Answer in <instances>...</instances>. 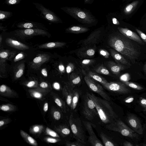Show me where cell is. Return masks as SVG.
<instances>
[{"instance_id": "603a6c76", "label": "cell", "mask_w": 146, "mask_h": 146, "mask_svg": "<svg viewBox=\"0 0 146 146\" xmlns=\"http://www.w3.org/2000/svg\"><path fill=\"white\" fill-rule=\"evenodd\" d=\"M86 75L88 76L95 80L100 83L103 86L108 82L104 78L101 76L91 71L88 72Z\"/></svg>"}, {"instance_id": "03108f58", "label": "cell", "mask_w": 146, "mask_h": 146, "mask_svg": "<svg viewBox=\"0 0 146 146\" xmlns=\"http://www.w3.org/2000/svg\"><path fill=\"white\" fill-rule=\"evenodd\" d=\"M4 123V122L3 121H0V127L2 126Z\"/></svg>"}, {"instance_id": "91938a15", "label": "cell", "mask_w": 146, "mask_h": 146, "mask_svg": "<svg viewBox=\"0 0 146 146\" xmlns=\"http://www.w3.org/2000/svg\"><path fill=\"white\" fill-rule=\"evenodd\" d=\"M53 86L54 88L56 90H59L60 88V85L59 83L57 82L54 83Z\"/></svg>"}, {"instance_id": "c3c4849f", "label": "cell", "mask_w": 146, "mask_h": 146, "mask_svg": "<svg viewBox=\"0 0 146 146\" xmlns=\"http://www.w3.org/2000/svg\"><path fill=\"white\" fill-rule=\"evenodd\" d=\"M47 141L49 143H55L57 142L58 140L55 139L51 138H48L46 139Z\"/></svg>"}, {"instance_id": "277c9868", "label": "cell", "mask_w": 146, "mask_h": 146, "mask_svg": "<svg viewBox=\"0 0 146 146\" xmlns=\"http://www.w3.org/2000/svg\"><path fill=\"white\" fill-rule=\"evenodd\" d=\"M106 128L108 130L117 132L123 136L131 139L137 138L138 136L133 130L129 127L120 119H115L112 122L108 124L106 126Z\"/></svg>"}, {"instance_id": "816d5d0a", "label": "cell", "mask_w": 146, "mask_h": 146, "mask_svg": "<svg viewBox=\"0 0 146 146\" xmlns=\"http://www.w3.org/2000/svg\"><path fill=\"white\" fill-rule=\"evenodd\" d=\"M113 23L115 25H119V23L118 20L115 18L113 17L111 19Z\"/></svg>"}, {"instance_id": "d6a6232c", "label": "cell", "mask_w": 146, "mask_h": 146, "mask_svg": "<svg viewBox=\"0 0 146 146\" xmlns=\"http://www.w3.org/2000/svg\"><path fill=\"white\" fill-rule=\"evenodd\" d=\"M46 133L48 135L54 137H59V135L55 131L47 127L46 130Z\"/></svg>"}, {"instance_id": "e7e4bbea", "label": "cell", "mask_w": 146, "mask_h": 146, "mask_svg": "<svg viewBox=\"0 0 146 146\" xmlns=\"http://www.w3.org/2000/svg\"><path fill=\"white\" fill-rule=\"evenodd\" d=\"M143 70L145 74H146V63L143 66Z\"/></svg>"}, {"instance_id": "9f6ffc18", "label": "cell", "mask_w": 146, "mask_h": 146, "mask_svg": "<svg viewBox=\"0 0 146 146\" xmlns=\"http://www.w3.org/2000/svg\"><path fill=\"white\" fill-rule=\"evenodd\" d=\"M41 72L42 74L45 77H47L48 76V74L47 71L45 68L42 69Z\"/></svg>"}, {"instance_id": "484cf974", "label": "cell", "mask_w": 146, "mask_h": 146, "mask_svg": "<svg viewBox=\"0 0 146 146\" xmlns=\"http://www.w3.org/2000/svg\"><path fill=\"white\" fill-rule=\"evenodd\" d=\"M100 137L103 144L105 146H115L117 145L110 138L105 134L102 132L100 134Z\"/></svg>"}, {"instance_id": "cb8c5ba5", "label": "cell", "mask_w": 146, "mask_h": 146, "mask_svg": "<svg viewBox=\"0 0 146 146\" xmlns=\"http://www.w3.org/2000/svg\"><path fill=\"white\" fill-rule=\"evenodd\" d=\"M65 42H51L42 44L39 46V47L42 48H54L61 47L66 44Z\"/></svg>"}, {"instance_id": "8d00e7d4", "label": "cell", "mask_w": 146, "mask_h": 146, "mask_svg": "<svg viewBox=\"0 0 146 146\" xmlns=\"http://www.w3.org/2000/svg\"><path fill=\"white\" fill-rule=\"evenodd\" d=\"M100 54L105 58H108L110 56V53L106 50L105 49H101L100 50Z\"/></svg>"}, {"instance_id": "ba28073f", "label": "cell", "mask_w": 146, "mask_h": 146, "mask_svg": "<svg viewBox=\"0 0 146 146\" xmlns=\"http://www.w3.org/2000/svg\"><path fill=\"white\" fill-rule=\"evenodd\" d=\"M84 80L91 90L98 94L104 99L108 101L110 100V96L104 92L102 86L98 82L87 75L84 77Z\"/></svg>"}, {"instance_id": "6125c7cd", "label": "cell", "mask_w": 146, "mask_h": 146, "mask_svg": "<svg viewBox=\"0 0 146 146\" xmlns=\"http://www.w3.org/2000/svg\"><path fill=\"white\" fill-rule=\"evenodd\" d=\"M48 104L47 103H45L44 106L43 110L44 111L46 112L48 110Z\"/></svg>"}, {"instance_id": "4316f807", "label": "cell", "mask_w": 146, "mask_h": 146, "mask_svg": "<svg viewBox=\"0 0 146 146\" xmlns=\"http://www.w3.org/2000/svg\"><path fill=\"white\" fill-rule=\"evenodd\" d=\"M20 133L22 137L30 144L34 146H36L37 145V143L36 141L25 132L21 130Z\"/></svg>"}, {"instance_id": "60d3db41", "label": "cell", "mask_w": 146, "mask_h": 146, "mask_svg": "<svg viewBox=\"0 0 146 146\" xmlns=\"http://www.w3.org/2000/svg\"><path fill=\"white\" fill-rule=\"evenodd\" d=\"M74 68V66L72 63H69L67 66L66 70L67 73H70L72 72Z\"/></svg>"}, {"instance_id": "4dcf8cb0", "label": "cell", "mask_w": 146, "mask_h": 146, "mask_svg": "<svg viewBox=\"0 0 146 146\" xmlns=\"http://www.w3.org/2000/svg\"><path fill=\"white\" fill-rule=\"evenodd\" d=\"M121 82L126 86L135 90H141L143 89V88L141 86L132 82L129 81Z\"/></svg>"}, {"instance_id": "1f68e13d", "label": "cell", "mask_w": 146, "mask_h": 146, "mask_svg": "<svg viewBox=\"0 0 146 146\" xmlns=\"http://www.w3.org/2000/svg\"><path fill=\"white\" fill-rule=\"evenodd\" d=\"M66 145L67 146H84L85 144L81 142L76 140V141L72 142L68 141L66 143Z\"/></svg>"}, {"instance_id": "bcb514c9", "label": "cell", "mask_w": 146, "mask_h": 146, "mask_svg": "<svg viewBox=\"0 0 146 146\" xmlns=\"http://www.w3.org/2000/svg\"><path fill=\"white\" fill-rule=\"evenodd\" d=\"M23 70L22 69H20L17 72L16 76L17 78L20 77L23 74Z\"/></svg>"}, {"instance_id": "7c38bea8", "label": "cell", "mask_w": 146, "mask_h": 146, "mask_svg": "<svg viewBox=\"0 0 146 146\" xmlns=\"http://www.w3.org/2000/svg\"><path fill=\"white\" fill-rule=\"evenodd\" d=\"M128 125L135 132L140 134H143V129L139 119L135 115L129 114L126 118Z\"/></svg>"}, {"instance_id": "11a10c76", "label": "cell", "mask_w": 146, "mask_h": 146, "mask_svg": "<svg viewBox=\"0 0 146 146\" xmlns=\"http://www.w3.org/2000/svg\"><path fill=\"white\" fill-rule=\"evenodd\" d=\"M48 84L46 82H43L40 84V86L42 88H45L48 87Z\"/></svg>"}, {"instance_id": "ffe728a7", "label": "cell", "mask_w": 146, "mask_h": 146, "mask_svg": "<svg viewBox=\"0 0 146 146\" xmlns=\"http://www.w3.org/2000/svg\"><path fill=\"white\" fill-rule=\"evenodd\" d=\"M89 30L88 28L86 27L80 25H76L69 27L66 29V31L72 33L79 34L86 32Z\"/></svg>"}, {"instance_id": "ee69618b", "label": "cell", "mask_w": 146, "mask_h": 146, "mask_svg": "<svg viewBox=\"0 0 146 146\" xmlns=\"http://www.w3.org/2000/svg\"><path fill=\"white\" fill-rule=\"evenodd\" d=\"M54 117L56 120H59L60 119L61 117L60 112L58 111H55L53 114Z\"/></svg>"}, {"instance_id": "db71d44e", "label": "cell", "mask_w": 146, "mask_h": 146, "mask_svg": "<svg viewBox=\"0 0 146 146\" xmlns=\"http://www.w3.org/2000/svg\"><path fill=\"white\" fill-rule=\"evenodd\" d=\"M35 84V81H31L27 84V86L28 87H31L33 86Z\"/></svg>"}, {"instance_id": "e0dca14e", "label": "cell", "mask_w": 146, "mask_h": 146, "mask_svg": "<svg viewBox=\"0 0 146 146\" xmlns=\"http://www.w3.org/2000/svg\"><path fill=\"white\" fill-rule=\"evenodd\" d=\"M96 52L94 47L88 46L80 49L77 53L79 56L83 57H90L93 56Z\"/></svg>"}, {"instance_id": "f5cc1de1", "label": "cell", "mask_w": 146, "mask_h": 146, "mask_svg": "<svg viewBox=\"0 0 146 146\" xmlns=\"http://www.w3.org/2000/svg\"><path fill=\"white\" fill-rule=\"evenodd\" d=\"M7 87L5 85H2L0 86V91L1 92H4L6 90Z\"/></svg>"}, {"instance_id": "83f0119b", "label": "cell", "mask_w": 146, "mask_h": 146, "mask_svg": "<svg viewBox=\"0 0 146 146\" xmlns=\"http://www.w3.org/2000/svg\"><path fill=\"white\" fill-rule=\"evenodd\" d=\"M138 3V1H136L127 5L124 9V13L127 15L130 14L136 8Z\"/></svg>"}, {"instance_id": "8fae6325", "label": "cell", "mask_w": 146, "mask_h": 146, "mask_svg": "<svg viewBox=\"0 0 146 146\" xmlns=\"http://www.w3.org/2000/svg\"><path fill=\"white\" fill-rule=\"evenodd\" d=\"M101 28L93 31L86 38L80 41L78 43L81 44L84 46H90L97 43L99 40L102 33V30Z\"/></svg>"}, {"instance_id": "94428289", "label": "cell", "mask_w": 146, "mask_h": 146, "mask_svg": "<svg viewBox=\"0 0 146 146\" xmlns=\"http://www.w3.org/2000/svg\"><path fill=\"white\" fill-rule=\"evenodd\" d=\"M59 70L61 72H63L64 70V66L62 64H60L58 66Z\"/></svg>"}, {"instance_id": "6f0895ef", "label": "cell", "mask_w": 146, "mask_h": 146, "mask_svg": "<svg viewBox=\"0 0 146 146\" xmlns=\"http://www.w3.org/2000/svg\"><path fill=\"white\" fill-rule=\"evenodd\" d=\"M124 146H133V145L132 143L127 141H125L123 143Z\"/></svg>"}, {"instance_id": "7402d4cb", "label": "cell", "mask_w": 146, "mask_h": 146, "mask_svg": "<svg viewBox=\"0 0 146 146\" xmlns=\"http://www.w3.org/2000/svg\"><path fill=\"white\" fill-rule=\"evenodd\" d=\"M80 94V92L79 90H74L71 105L70 107L71 110H74L76 108Z\"/></svg>"}, {"instance_id": "f6af8a7d", "label": "cell", "mask_w": 146, "mask_h": 146, "mask_svg": "<svg viewBox=\"0 0 146 146\" xmlns=\"http://www.w3.org/2000/svg\"><path fill=\"white\" fill-rule=\"evenodd\" d=\"M134 100V98L132 96H129L125 98L124 101L126 103H130L132 102Z\"/></svg>"}, {"instance_id": "003e7915", "label": "cell", "mask_w": 146, "mask_h": 146, "mask_svg": "<svg viewBox=\"0 0 146 146\" xmlns=\"http://www.w3.org/2000/svg\"><path fill=\"white\" fill-rule=\"evenodd\" d=\"M143 146H146V143H144L143 144V145H142Z\"/></svg>"}, {"instance_id": "ac0fdd59", "label": "cell", "mask_w": 146, "mask_h": 146, "mask_svg": "<svg viewBox=\"0 0 146 146\" xmlns=\"http://www.w3.org/2000/svg\"><path fill=\"white\" fill-rule=\"evenodd\" d=\"M19 34L26 35L46 34L47 32L44 30L38 29H27L16 31Z\"/></svg>"}, {"instance_id": "f907efd6", "label": "cell", "mask_w": 146, "mask_h": 146, "mask_svg": "<svg viewBox=\"0 0 146 146\" xmlns=\"http://www.w3.org/2000/svg\"><path fill=\"white\" fill-rule=\"evenodd\" d=\"M8 56V53L6 52H3L0 53V57L2 58H5Z\"/></svg>"}, {"instance_id": "d590c367", "label": "cell", "mask_w": 146, "mask_h": 146, "mask_svg": "<svg viewBox=\"0 0 146 146\" xmlns=\"http://www.w3.org/2000/svg\"><path fill=\"white\" fill-rule=\"evenodd\" d=\"M95 62V60L92 59H85L81 62V64L84 66H88L92 64Z\"/></svg>"}, {"instance_id": "4fadbf2b", "label": "cell", "mask_w": 146, "mask_h": 146, "mask_svg": "<svg viewBox=\"0 0 146 146\" xmlns=\"http://www.w3.org/2000/svg\"><path fill=\"white\" fill-rule=\"evenodd\" d=\"M17 27L23 29H40L44 27L43 25L41 23L28 20H23L18 21L15 23Z\"/></svg>"}, {"instance_id": "d6986e66", "label": "cell", "mask_w": 146, "mask_h": 146, "mask_svg": "<svg viewBox=\"0 0 146 146\" xmlns=\"http://www.w3.org/2000/svg\"><path fill=\"white\" fill-rule=\"evenodd\" d=\"M74 89L69 86H66L64 89V94L68 105L70 108L73 95Z\"/></svg>"}, {"instance_id": "9c48e42d", "label": "cell", "mask_w": 146, "mask_h": 146, "mask_svg": "<svg viewBox=\"0 0 146 146\" xmlns=\"http://www.w3.org/2000/svg\"><path fill=\"white\" fill-rule=\"evenodd\" d=\"M103 86L109 91L120 94H127L130 93L131 91L122 82H108Z\"/></svg>"}, {"instance_id": "44dd1931", "label": "cell", "mask_w": 146, "mask_h": 146, "mask_svg": "<svg viewBox=\"0 0 146 146\" xmlns=\"http://www.w3.org/2000/svg\"><path fill=\"white\" fill-rule=\"evenodd\" d=\"M81 81L80 76L76 73L72 72L70 76L69 86L74 88L80 84Z\"/></svg>"}, {"instance_id": "52a82bcc", "label": "cell", "mask_w": 146, "mask_h": 146, "mask_svg": "<svg viewBox=\"0 0 146 146\" xmlns=\"http://www.w3.org/2000/svg\"><path fill=\"white\" fill-rule=\"evenodd\" d=\"M82 113L88 120H92L98 115L95 105L86 94L84 98Z\"/></svg>"}, {"instance_id": "3957f363", "label": "cell", "mask_w": 146, "mask_h": 146, "mask_svg": "<svg viewBox=\"0 0 146 146\" xmlns=\"http://www.w3.org/2000/svg\"><path fill=\"white\" fill-rule=\"evenodd\" d=\"M60 9L80 23L92 25L97 22L95 17L87 10L76 7H65Z\"/></svg>"}, {"instance_id": "be15d7a7", "label": "cell", "mask_w": 146, "mask_h": 146, "mask_svg": "<svg viewBox=\"0 0 146 146\" xmlns=\"http://www.w3.org/2000/svg\"><path fill=\"white\" fill-rule=\"evenodd\" d=\"M33 130L35 133L38 132L40 130V128L38 126H35L33 127Z\"/></svg>"}, {"instance_id": "6da1fadb", "label": "cell", "mask_w": 146, "mask_h": 146, "mask_svg": "<svg viewBox=\"0 0 146 146\" xmlns=\"http://www.w3.org/2000/svg\"><path fill=\"white\" fill-rule=\"evenodd\" d=\"M108 45L119 52L133 64L135 63L140 54V51L132 41L122 34L111 35L108 40Z\"/></svg>"}, {"instance_id": "30bf717a", "label": "cell", "mask_w": 146, "mask_h": 146, "mask_svg": "<svg viewBox=\"0 0 146 146\" xmlns=\"http://www.w3.org/2000/svg\"><path fill=\"white\" fill-rule=\"evenodd\" d=\"M82 122L88 132L89 137L88 141L93 146H103L104 144L98 139L94 131L92 124L91 123L86 121H83Z\"/></svg>"}, {"instance_id": "7a4b0ae2", "label": "cell", "mask_w": 146, "mask_h": 146, "mask_svg": "<svg viewBox=\"0 0 146 146\" xmlns=\"http://www.w3.org/2000/svg\"><path fill=\"white\" fill-rule=\"evenodd\" d=\"M94 102L100 119L103 123L109 124L117 117L108 101L97 97L92 93H86Z\"/></svg>"}, {"instance_id": "5bb4252c", "label": "cell", "mask_w": 146, "mask_h": 146, "mask_svg": "<svg viewBox=\"0 0 146 146\" xmlns=\"http://www.w3.org/2000/svg\"><path fill=\"white\" fill-rule=\"evenodd\" d=\"M117 29L121 33L133 40L141 44H144V42L141 38L135 33L128 29L118 27Z\"/></svg>"}, {"instance_id": "8992f818", "label": "cell", "mask_w": 146, "mask_h": 146, "mask_svg": "<svg viewBox=\"0 0 146 146\" xmlns=\"http://www.w3.org/2000/svg\"><path fill=\"white\" fill-rule=\"evenodd\" d=\"M33 4L40 13V16L44 19L53 23L62 22L60 19L54 12L42 4L36 2H33Z\"/></svg>"}, {"instance_id": "b9f144b4", "label": "cell", "mask_w": 146, "mask_h": 146, "mask_svg": "<svg viewBox=\"0 0 146 146\" xmlns=\"http://www.w3.org/2000/svg\"><path fill=\"white\" fill-rule=\"evenodd\" d=\"M139 103L144 108V111H146V99L142 97H140Z\"/></svg>"}, {"instance_id": "f35d334b", "label": "cell", "mask_w": 146, "mask_h": 146, "mask_svg": "<svg viewBox=\"0 0 146 146\" xmlns=\"http://www.w3.org/2000/svg\"><path fill=\"white\" fill-rule=\"evenodd\" d=\"M120 79L121 82L128 81L130 79V75L128 73L124 74L120 77Z\"/></svg>"}, {"instance_id": "e575fe53", "label": "cell", "mask_w": 146, "mask_h": 146, "mask_svg": "<svg viewBox=\"0 0 146 146\" xmlns=\"http://www.w3.org/2000/svg\"><path fill=\"white\" fill-rule=\"evenodd\" d=\"M55 102L58 106L63 108L64 111L66 110V108L64 103L59 98H56L55 100Z\"/></svg>"}, {"instance_id": "2e32d148", "label": "cell", "mask_w": 146, "mask_h": 146, "mask_svg": "<svg viewBox=\"0 0 146 146\" xmlns=\"http://www.w3.org/2000/svg\"><path fill=\"white\" fill-rule=\"evenodd\" d=\"M107 66L111 72L116 75H119L121 71L126 68V66L112 61H108Z\"/></svg>"}, {"instance_id": "7bdbcfd3", "label": "cell", "mask_w": 146, "mask_h": 146, "mask_svg": "<svg viewBox=\"0 0 146 146\" xmlns=\"http://www.w3.org/2000/svg\"><path fill=\"white\" fill-rule=\"evenodd\" d=\"M43 60V57L40 56H37L35 58L33 61L34 63L35 64H39Z\"/></svg>"}, {"instance_id": "f546056e", "label": "cell", "mask_w": 146, "mask_h": 146, "mask_svg": "<svg viewBox=\"0 0 146 146\" xmlns=\"http://www.w3.org/2000/svg\"><path fill=\"white\" fill-rule=\"evenodd\" d=\"M13 13L9 11H0V20L2 21H5L12 17Z\"/></svg>"}, {"instance_id": "74e56055", "label": "cell", "mask_w": 146, "mask_h": 146, "mask_svg": "<svg viewBox=\"0 0 146 146\" xmlns=\"http://www.w3.org/2000/svg\"><path fill=\"white\" fill-rule=\"evenodd\" d=\"M61 133L65 136H67L69 135L70 133V130L69 128L67 127H62L60 130Z\"/></svg>"}, {"instance_id": "f1b7e54d", "label": "cell", "mask_w": 146, "mask_h": 146, "mask_svg": "<svg viewBox=\"0 0 146 146\" xmlns=\"http://www.w3.org/2000/svg\"><path fill=\"white\" fill-rule=\"evenodd\" d=\"M97 73L105 75H109L110 72L107 68L103 65H100L94 70Z\"/></svg>"}, {"instance_id": "d4e9b609", "label": "cell", "mask_w": 146, "mask_h": 146, "mask_svg": "<svg viewBox=\"0 0 146 146\" xmlns=\"http://www.w3.org/2000/svg\"><path fill=\"white\" fill-rule=\"evenodd\" d=\"M8 43L11 46L21 50H25L28 48V46L19 42L11 39L7 40Z\"/></svg>"}, {"instance_id": "836d02e7", "label": "cell", "mask_w": 146, "mask_h": 146, "mask_svg": "<svg viewBox=\"0 0 146 146\" xmlns=\"http://www.w3.org/2000/svg\"><path fill=\"white\" fill-rule=\"evenodd\" d=\"M22 0H5V3L8 5H17L20 3Z\"/></svg>"}, {"instance_id": "681fc988", "label": "cell", "mask_w": 146, "mask_h": 146, "mask_svg": "<svg viewBox=\"0 0 146 146\" xmlns=\"http://www.w3.org/2000/svg\"><path fill=\"white\" fill-rule=\"evenodd\" d=\"M1 110L5 111H7L9 110L10 109L9 107L7 105L2 106L0 107Z\"/></svg>"}, {"instance_id": "5b68a950", "label": "cell", "mask_w": 146, "mask_h": 146, "mask_svg": "<svg viewBox=\"0 0 146 146\" xmlns=\"http://www.w3.org/2000/svg\"><path fill=\"white\" fill-rule=\"evenodd\" d=\"M69 123L73 137L76 140L85 144V134L80 119L74 117L72 113L70 116Z\"/></svg>"}, {"instance_id": "9a60e30c", "label": "cell", "mask_w": 146, "mask_h": 146, "mask_svg": "<svg viewBox=\"0 0 146 146\" xmlns=\"http://www.w3.org/2000/svg\"><path fill=\"white\" fill-rule=\"evenodd\" d=\"M109 50L111 56L116 62L126 66H131L130 62L119 52L113 49H110Z\"/></svg>"}, {"instance_id": "ab89813d", "label": "cell", "mask_w": 146, "mask_h": 146, "mask_svg": "<svg viewBox=\"0 0 146 146\" xmlns=\"http://www.w3.org/2000/svg\"><path fill=\"white\" fill-rule=\"evenodd\" d=\"M135 30L141 39L146 43V35L139 30L136 29Z\"/></svg>"}, {"instance_id": "7dc6e473", "label": "cell", "mask_w": 146, "mask_h": 146, "mask_svg": "<svg viewBox=\"0 0 146 146\" xmlns=\"http://www.w3.org/2000/svg\"><path fill=\"white\" fill-rule=\"evenodd\" d=\"M33 96L35 98H40L42 96L41 94L39 92H35L33 93Z\"/></svg>"}, {"instance_id": "680465c9", "label": "cell", "mask_w": 146, "mask_h": 146, "mask_svg": "<svg viewBox=\"0 0 146 146\" xmlns=\"http://www.w3.org/2000/svg\"><path fill=\"white\" fill-rule=\"evenodd\" d=\"M23 56V54L21 53H19L15 57V60H17L20 59L22 58Z\"/></svg>"}]
</instances>
